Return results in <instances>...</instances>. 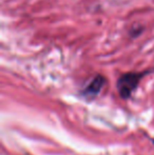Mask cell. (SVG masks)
<instances>
[{"mask_svg":"<svg viewBox=\"0 0 154 155\" xmlns=\"http://www.w3.org/2000/svg\"><path fill=\"white\" fill-rule=\"evenodd\" d=\"M142 76L143 74L137 73H128L120 76V78L117 81V89L121 97L127 98L131 95V93L137 87Z\"/></svg>","mask_w":154,"mask_h":155,"instance_id":"6da1fadb","label":"cell"},{"mask_svg":"<svg viewBox=\"0 0 154 155\" xmlns=\"http://www.w3.org/2000/svg\"><path fill=\"white\" fill-rule=\"evenodd\" d=\"M103 84H105V78L103 76H96L94 79L91 81V84L87 87L84 94L89 96H95L96 94L99 93V91L101 90Z\"/></svg>","mask_w":154,"mask_h":155,"instance_id":"7a4b0ae2","label":"cell"}]
</instances>
